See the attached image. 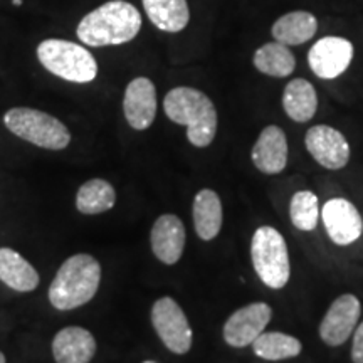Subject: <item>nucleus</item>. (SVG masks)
I'll return each instance as SVG.
<instances>
[{
	"mask_svg": "<svg viewBox=\"0 0 363 363\" xmlns=\"http://www.w3.org/2000/svg\"><path fill=\"white\" fill-rule=\"evenodd\" d=\"M101 274V264L96 257L86 252L72 254L62 262L49 286V303L57 311H71L88 305L96 296Z\"/></svg>",
	"mask_w": 363,
	"mask_h": 363,
	"instance_id": "nucleus-1",
	"label": "nucleus"
},
{
	"mask_svg": "<svg viewBox=\"0 0 363 363\" xmlns=\"http://www.w3.org/2000/svg\"><path fill=\"white\" fill-rule=\"evenodd\" d=\"M142 29V13L133 4L111 0L103 4L79 22L76 34L91 48L120 45L133 40Z\"/></svg>",
	"mask_w": 363,
	"mask_h": 363,
	"instance_id": "nucleus-2",
	"label": "nucleus"
},
{
	"mask_svg": "<svg viewBox=\"0 0 363 363\" xmlns=\"http://www.w3.org/2000/svg\"><path fill=\"white\" fill-rule=\"evenodd\" d=\"M163 110L170 121L187 128V140L194 147L206 148L217 135V110L202 91L179 86L163 99Z\"/></svg>",
	"mask_w": 363,
	"mask_h": 363,
	"instance_id": "nucleus-3",
	"label": "nucleus"
},
{
	"mask_svg": "<svg viewBox=\"0 0 363 363\" xmlns=\"http://www.w3.org/2000/svg\"><path fill=\"white\" fill-rule=\"evenodd\" d=\"M38 57L51 74L69 83H91L98 76V62L93 54L71 40H43L38 48Z\"/></svg>",
	"mask_w": 363,
	"mask_h": 363,
	"instance_id": "nucleus-4",
	"label": "nucleus"
},
{
	"mask_svg": "<svg viewBox=\"0 0 363 363\" xmlns=\"http://www.w3.org/2000/svg\"><path fill=\"white\" fill-rule=\"evenodd\" d=\"M4 125L21 140L45 150H65L71 143L67 126L49 113L34 108H11L4 115Z\"/></svg>",
	"mask_w": 363,
	"mask_h": 363,
	"instance_id": "nucleus-5",
	"label": "nucleus"
},
{
	"mask_svg": "<svg viewBox=\"0 0 363 363\" xmlns=\"http://www.w3.org/2000/svg\"><path fill=\"white\" fill-rule=\"evenodd\" d=\"M252 267L259 279L271 289H281L288 284L291 264L286 240L274 227L262 225L251 240Z\"/></svg>",
	"mask_w": 363,
	"mask_h": 363,
	"instance_id": "nucleus-6",
	"label": "nucleus"
},
{
	"mask_svg": "<svg viewBox=\"0 0 363 363\" xmlns=\"http://www.w3.org/2000/svg\"><path fill=\"white\" fill-rule=\"evenodd\" d=\"M152 325L162 343L175 355H185L192 348L194 333L184 310L174 298H158L152 306Z\"/></svg>",
	"mask_w": 363,
	"mask_h": 363,
	"instance_id": "nucleus-7",
	"label": "nucleus"
},
{
	"mask_svg": "<svg viewBox=\"0 0 363 363\" xmlns=\"http://www.w3.org/2000/svg\"><path fill=\"white\" fill-rule=\"evenodd\" d=\"M352 61L353 44L337 35L316 40L308 52V65L321 79H335L342 76L350 67Z\"/></svg>",
	"mask_w": 363,
	"mask_h": 363,
	"instance_id": "nucleus-8",
	"label": "nucleus"
},
{
	"mask_svg": "<svg viewBox=\"0 0 363 363\" xmlns=\"http://www.w3.org/2000/svg\"><path fill=\"white\" fill-rule=\"evenodd\" d=\"M362 315L360 299L355 294H342L335 299L320 325V337L330 347H340L355 331Z\"/></svg>",
	"mask_w": 363,
	"mask_h": 363,
	"instance_id": "nucleus-9",
	"label": "nucleus"
},
{
	"mask_svg": "<svg viewBox=\"0 0 363 363\" xmlns=\"http://www.w3.org/2000/svg\"><path fill=\"white\" fill-rule=\"evenodd\" d=\"M272 318V310L266 303H251V305L239 308L227 318L224 325V340L227 345L234 348H244L252 345Z\"/></svg>",
	"mask_w": 363,
	"mask_h": 363,
	"instance_id": "nucleus-10",
	"label": "nucleus"
},
{
	"mask_svg": "<svg viewBox=\"0 0 363 363\" xmlns=\"http://www.w3.org/2000/svg\"><path fill=\"white\" fill-rule=\"evenodd\" d=\"M305 145L311 157L328 170H342L350 160L347 138L328 125H316L308 130Z\"/></svg>",
	"mask_w": 363,
	"mask_h": 363,
	"instance_id": "nucleus-11",
	"label": "nucleus"
},
{
	"mask_svg": "<svg viewBox=\"0 0 363 363\" xmlns=\"http://www.w3.org/2000/svg\"><path fill=\"white\" fill-rule=\"evenodd\" d=\"M320 219L330 239L338 246H350L360 239L363 230V220L360 212L347 199H331L323 206Z\"/></svg>",
	"mask_w": 363,
	"mask_h": 363,
	"instance_id": "nucleus-12",
	"label": "nucleus"
},
{
	"mask_svg": "<svg viewBox=\"0 0 363 363\" xmlns=\"http://www.w3.org/2000/svg\"><path fill=\"white\" fill-rule=\"evenodd\" d=\"M123 113L133 130L143 131L153 125L157 116V89L148 78H135L125 89Z\"/></svg>",
	"mask_w": 363,
	"mask_h": 363,
	"instance_id": "nucleus-13",
	"label": "nucleus"
},
{
	"mask_svg": "<svg viewBox=\"0 0 363 363\" xmlns=\"http://www.w3.org/2000/svg\"><path fill=\"white\" fill-rule=\"evenodd\" d=\"M185 225L180 217L174 214H163L155 220L150 233V244L155 257L163 264L174 266L180 261L185 249Z\"/></svg>",
	"mask_w": 363,
	"mask_h": 363,
	"instance_id": "nucleus-14",
	"label": "nucleus"
},
{
	"mask_svg": "<svg viewBox=\"0 0 363 363\" xmlns=\"http://www.w3.org/2000/svg\"><path fill=\"white\" fill-rule=\"evenodd\" d=\"M256 169L267 175L281 174L288 163V140L284 131L276 125L266 126L251 152Z\"/></svg>",
	"mask_w": 363,
	"mask_h": 363,
	"instance_id": "nucleus-15",
	"label": "nucleus"
},
{
	"mask_svg": "<svg viewBox=\"0 0 363 363\" xmlns=\"http://www.w3.org/2000/svg\"><path fill=\"white\" fill-rule=\"evenodd\" d=\"M96 353V338L83 326H66L52 338L56 363H89Z\"/></svg>",
	"mask_w": 363,
	"mask_h": 363,
	"instance_id": "nucleus-16",
	"label": "nucleus"
},
{
	"mask_svg": "<svg viewBox=\"0 0 363 363\" xmlns=\"http://www.w3.org/2000/svg\"><path fill=\"white\" fill-rule=\"evenodd\" d=\"M0 281L17 293H30L40 283L35 267L12 247H0Z\"/></svg>",
	"mask_w": 363,
	"mask_h": 363,
	"instance_id": "nucleus-17",
	"label": "nucleus"
},
{
	"mask_svg": "<svg viewBox=\"0 0 363 363\" xmlns=\"http://www.w3.org/2000/svg\"><path fill=\"white\" fill-rule=\"evenodd\" d=\"M195 233L202 240H212L219 235L224 220L222 202L217 192L211 189L199 190L192 207Z\"/></svg>",
	"mask_w": 363,
	"mask_h": 363,
	"instance_id": "nucleus-18",
	"label": "nucleus"
},
{
	"mask_svg": "<svg viewBox=\"0 0 363 363\" xmlns=\"http://www.w3.org/2000/svg\"><path fill=\"white\" fill-rule=\"evenodd\" d=\"M283 108L286 115L296 123H306L318 110L316 89L310 81L296 78L286 84L283 93Z\"/></svg>",
	"mask_w": 363,
	"mask_h": 363,
	"instance_id": "nucleus-19",
	"label": "nucleus"
},
{
	"mask_svg": "<svg viewBox=\"0 0 363 363\" xmlns=\"http://www.w3.org/2000/svg\"><path fill=\"white\" fill-rule=\"evenodd\" d=\"M318 21L311 12L294 11L284 13L272 26L271 33L278 43L284 45H299L315 38Z\"/></svg>",
	"mask_w": 363,
	"mask_h": 363,
	"instance_id": "nucleus-20",
	"label": "nucleus"
},
{
	"mask_svg": "<svg viewBox=\"0 0 363 363\" xmlns=\"http://www.w3.org/2000/svg\"><path fill=\"white\" fill-rule=\"evenodd\" d=\"M143 7L153 26L165 33H180L190 21L187 0H143Z\"/></svg>",
	"mask_w": 363,
	"mask_h": 363,
	"instance_id": "nucleus-21",
	"label": "nucleus"
},
{
	"mask_svg": "<svg viewBox=\"0 0 363 363\" xmlns=\"http://www.w3.org/2000/svg\"><path fill=\"white\" fill-rule=\"evenodd\" d=\"M116 203V190L108 180L91 179L76 194V208L84 216H98L111 211Z\"/></svg>",
	"mask_w": 363,
	"mask_h": 363,
	"instance_id": "nucleus-22",
	"label": "nucleus"
},
{
	"mask_svg": "<svg viewBox=\"0 0 363 363\" xmlns=\"http://www.w3.org/2000/svg\"><path fill=\"white\" fill-rule=\"evenodd\" d=\"M256 69L271 78H286L296 67V59L289 51L288 45L276 43H267L261 45L252 57Z\"/></svg>",
	"mask_w": 363,
	"mask_h": 363,
	"instance_id": "nucleus-23",
	"label": "nucleus"
},
{
	"mask_svg": "<svg viewBox=\"0 0 363 363\" xmlns=\"http://www.w3.org/2000/svg\"><path fill=\"white\" fill-rule=\"evenodd\" d=\"M252 350L262 360L278 362L298 357L303 347L301 342L291 335L279 333V331H269V333L262 331L259 337L252 342Z\"/></svg>",
	"mask_w": 363,
	"mask_h": 363,
	"instance_id": "nucleus-24",
	"label": "nucleus"
},
{
	"mask_svg": "<svg viewBox=\"0 0 363 363\" xmlns=\"http://www.w3.org/2000/svg\"><path fill=\"white\" fill-rule=\"evenodd\" d=\"M320 202L315 194L310 190H299L293 195L291 203H289V217L298 230H303V233L315 230L320 222Z\"/></svg>",
	"mask_w": 363,
	"mask_h": 363,
	"instance_id": "nucleus-25",
	"label": "nucleus"
},
{
	"mask_svg": "<svg viewBox=\"0 0 363 363\" xmlns=\"http://www.w3.org/2000/svg\"><path fill=\"white\" fill-rule=\"evenodd\" d=\"M352 360L353 363H363V323L355 328L352 347Z\"/></svg>",
	"mask_w": 363,
	"mask_h": 363,
	"instance_id": "nucleus-26",
	"label": "nucleus"
},
{
	"mask_svg": "<svg viewBox=\"0 0 363 363\" xmlns=\"http://www.w3.org/2000/svg\"><path fill=\"white\" fill-rule=\"evenodd\" d=\"M12 4H13V6H16V7H21V6H22V0H12Z\"/></svg>",
	"mask_w": 363,
	"mask_h": 363,
	"instance_id": "nucleus-27",
	"label": "nucleus"
},
{
	"mask_svg": "<svg viewBox=\"0 0 363 363\" xmlns=\"http://www.w3.org/2000/svg\"><path fill=\"white\" fill-rule=\"evenodd\" d=\"M0 363H6V355L2 352H0Z\"/></svg>",
	"mask_w": 363,
	"mask_h": 363,
	"instance_id": "nucleus-28",
	"label": "nucleus"
},
{
	"mask_svg": "<svg viewBox=\"0 0 363 363\" xmlns=\"http://www.w3.org/2000/svg\"><path fill=\"white\" fill-rule=\"evenodd\" d=\"M143 363H157V362H153V360H147V362H143Z\"/></svg>",
	"mask_w": 363,
	"mask_h": 363,
	"instance_id": "nucleus-29",
	"label": "nucleus"
}]
</instances>
